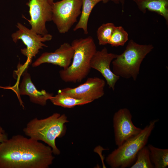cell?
<instances>
[{
    "instance_id": "cell-20",
    "label": "cell",
    "mask_w": 168,
    "mask_h": 168,
    "mask_svg": "<svg viewBox=\"0 0 168 168\" xmlns=\"http://www.w3.org/2000/svg\"><path fill=\"white\" fill-rule=\"evenodd\" d=\"M128 40V33L123 27L115 26L109 44L112 47L123 46Z\"/></svg>"
},
{
    "instance_id": "cell-5",
    "label": "cell",
    "mask_w": 168,
    "mask_h": 168,
    "mask_svg": "<svg viewBox=\"0 0 168 168\" xmlns=\"http://www.w3.org/2000/svg\"><path fill=\"white\" fill-rule=\"evenodd\" d=\"M153 48L151 44H140L131 40L124 51L112 61L113 72L120 77L136 81L143 60Z\"/></svg>"
},
{
    "instance_id": "cell-2",
    "label": "cell",
    "mask_w": 168,
    "mask_h": 168,
    "mask_svg": "<svg viewBox=\"0 0 168 168\" xmlns=\"http://www.w3.org/2000/svg\"><path fill=\"white\" fill-rule=\"evenodd\" d=\"M68 122L65 114L56 113L44 119L35 118L31 120L23 131L28 137L47 144L51 147L54 154L58 155L60 152L56 146L55 140L64 135L65 124Z\"/></svg>"
},
{
    "instance_id": "cell-17",
    "label": "cell",
    "mask_w": 168,
    "mask_h": 168,
    "mask_svg": "<svg viewBox=\"0 0 168 168\" xmlns=\"http://www.w3.org/2000/svg\"><path fill=\"white\" fill-rule=\"evenodd\" d=\"M49 100L55 105L66 108H71L92 102L88 100L75 98L58 92L57 95L52 96Z\"/></svg>"
},
{
    "instance_id": "cell-18",
    "label": "cell",
    "mask_w": 168,
    "mask_h": 168,
    "mask_svg": "<svg viewBox=\"0 0 168 168\" xmlns=\"http://www.w3.org/2000/svg\"><path fill=\"white\" fill-rule=\"evenodd\" d=\"M135 162L131 168H154L150 158V152L146 145L141 149L137 155Z\"/></svg>"
},
{
    "instance_id": "cell-19",
    "label": "cell",
    "mask_w": 168,
    "mask_h": 168,
    "mask_svg": "<svg viewBox=\"0 0 168 168\" xmlns=\"http://www.w3.org/2000/svg\"><path fill=\"white\" fill-rule=\"evenodd\" d=\"M115 26L112 23H107L102 24L98 28L96 33L99 45L109 44Z\"/></svg>"
},
{
    "instance_id": "cell-14",
    "label": "cell",
    "mask_w": 168,
    "mask_h": 168,
    "mask_svg": "<svg viewBox=\"0 0 168 168\" xmlns=\"http://www.w3.org/2000/svg\"><path fill=\"white\" fill-rule=\"evenodd\" d=\"M139 10L145 14L147 10L163 16L168 24V0H132Z\"/></svg>"
},
{
    "instance_id": "cell-15",
    "label": "cell",
    "mask_w": 168,
    "mask_h": 168,
    "mask_svg": "<svg viewBox=\"0 0 168 168\" xmlns=\"http://www.w3.org/2000/svg\"><path fill=\"white\" fill-rule=\"evenodd\" d=\"M109 1V0H82V5L81 16L79 21L73 30L75 31L78 29H82L84 34H87L88 22L93 9L97 4L100 2L105 3Z\"/></svg>"
},
{
    "instance_id": "cell-13",
    "label": "cell",
    "mask_w": 168,
    "mask_h": 168,
    "mask_svg": "<svg viewBox=\"0 0 168 168\" xmlns=\"http://www.w3.org/2000/svg\"><path fill=\"white\" fill-rule=\"evenodd\" d=\"M22 75L23 79L18 89V97L19 102L20 95H26L29 96L31 102L42 106L45 105L47 101L50 99L53 94L44 90L38 91L32 83L30 76L27 71Z\"/></svg>"
},
{
    "instance_id": "cell-22",
    "label": "cell",
    "mask_w": 168,
    "mask_h": 168,
    "mask_svg": "<svg viewBox=\"0 0 168 168\" xmlns=\"http://www.w3.org/2000/svg\"><path fill=\"white\" fill-rule=\"evenodd\" d=\"M111 1L116 4H121L122 7L123 11L124 8L125 0H109Z\"/></svg>"
},
{
    "instance_id": "cell-4",
    "label": "cell",
    "mask_w": 168,
    "mask_h": 168,
    "mask_svg": "<svg viewBox=\"0 0 168 168\" xmlns=\"http://www.w3.org/2000/svg\"><path fill=\"white\" fill-rule=\"evenodd\" d=\"M158 121V119L151 121L138 134L129 139L113 151L106 158L108 165L112 168L130 167L135 161L138 152L146 145Z\"/></svg>"
},
{
    "instance_id": "cell-3",
    "label": "cell",
    "mask_w": 168,
    "mask_h": 168,
    "mask_svg": "<svg viewBox=\"0 0 168 168\" xmlns=\"http://www.w3.org/2000/svg\"><path fill=\"white\" fill-rule=\"evenodd\" d=\"M71 45L74 50L72 62L67 68L60 70L59 75L65 82H80L90 72L91 61L97 51L96 47L91 36L75 39Z\"/></svg>"
},
{
    "instance_id": "cell-21",
    "label": "cell",
    "mask_w": 168,
    "mask_h": 168,
    "mask_svg": "<svg viewBox=\"0 0 168 168\" xmlns=\"http://www.w3.org/2000/svg\"><path fill=\"white\" fill-rule=\"evenodd\" d=\"M8 138L7 134L2 128L0 126V144Z\"/></svg>"
},
{
    "instance_id": "cell-23",
    "label": "cell",
    "mask_w": 168,
    "mask_h": 168,
    "mask_svg": "<svg viewBox=\"0 0 168 168\" xmlns=\"http://www.w3.org/2000/svg\"><path fill=\"white\" fill-rule=\"evenodd\" d=\"M54 0H48L49 3L51 5L52 3L54 2Z\"/></svg>"
},
{
    "instance_id": "cell-6",
    "label": "cell",
    "mask_w": 168,
    "mask_h": 168,
    "mask_svg": "<svg viewBox=\"0 0 168 168\" xmlns=\"http://www.w3.org/2000/svg\"><path fill=\"white\" fill-rule=\"evenodd\" d=\"M52 21L61 34L68 32L81 15L82 0H62L51 5Z\"/></svg>"
},
{
    "instance_id": "cell-8",
    "label": "cell",
    "mask_w": 168,
    "mask_h": 168,
    "mask_svg": "<svg viewBox=\"0 0 168 168\" xmlns=\"http://www.w3.org/2000/svg\"><path fill=\"white\" fill-rule=\"evenodd\" d=\"M26 5L29 7L30 29L42 35L48 34L46 24L52 21V10L48 0H30Z\"/></svg>"
},
{
    "instance_id": "cell-16",
    "label": "cell",
    "mask_w": 168,
    "mask_h": 168,
    "mask_svg": "<svg viewBox=\"0 0 168 168\" xmlns=\"http://www.w3.org/2000/svg\"><path fill=\"white\" fill-rule=\"evenodd\" d=\"M151 161L155 168H166L168 166V149H161L149 144Z\"/></svg>"
},
{
    "instance_id": "cell-9",
    "label": "cell",
    "mask_w": 168,
    "mask_h": 168,
    "mask_svg": "<svg viewBox=\"0 0 168 168\" xmlns=\"http://www.w3.org/2000/svg\"><path fill=\"white\" fill-rule=\"evenodd\" d=\"M132 116L126 108L119 109L113 117L114 140L119 147L129 139L136 136L142 129L136 126L132 121Z\"/></svg>"
},
{
    "instance_id": "cell-10",
    "label": "cell",
    "mask_w": 168,
    "mask_h": 168,
    "mask_svg": "<svg viewBox=\"0 0 168 168\" xmlns=\"http://www.w3.org/2000/svg\"><path fill=\"white\" fill-rule=\"evenodd\" d=\"M105 81L98 77H90L86 81L74 88L67 87L58 91V92L75 98L92 102L104 94Z\"/></svg>"
},
{
    "instance_id": "cell-11",
    "label": "cell",
    "mask_w": 168,
    "mask_h": 168,
    "mask_svg": "<svg viewBox=\"0 0 168 168\" xmlns=\"http://www.w3.org/2000/svg\"><path fill=\"white\" fill-rule=\"evenodd\" d=\"M117 55L109 53L107 49L104 47L100 51H96L90 62L91 68L95 69L100 73L105 79L109 87L113 91L114 90L116 83L120 77L111 71L110 65Z\"/></svg>"
},
{
    "instance_id": "cell-1",
    "label": "cell",
    "mask_w": 168,
    "mask_h": 168,
    "mask_svg": "<svg viewBox=\"0 0 168 168\" xmlns=\"http://www.w3.org/2000/svg\"><path fill=\"white\" fill-rule=\"evenodd\" d=\"M52 148L20 134L0 144V168H48L54 159Z\"/></svg>"
},
{
    "instance_id": "cell-7",
    "label": "cell",
    "mask_w": 168,
    "mask_h": 168,
    "mask_svg": "<svg viewBox=\"0 0 168 168\" xmlns=\"http://www.w3.org/2000/svg\"><path fill=\"white\" fill-rule=\"evenodd\" d=\"M16 27L18 30L12 34L11 37L14 42L20 40L26 46V48L21 49V52L27 57V61L30 62L40 49L47 47L43 42L50 40L52 36L49 34L44 35L38 34L20 22L17 23Z\"/></svg>"
},
{
    "instance_id": "cell-12",
    "label": "cell",
    "mask_w": 168,
    "mask_h": 168,
    "mask_svg": "<svg viewBox=\"0 0 168 168\" xmlns=\"http://www.w3.org/2000/svg\"><path fill=\"white\" fill-rule=\"evenodd\" d=\"M74 53L71 44L64 43L53 52L43 53L32 64L33 67H37L45 63H50L67 68L71 64Z\"/></svg>"
}]
</instances>
